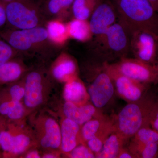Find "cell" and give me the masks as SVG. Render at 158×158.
I'll use <instances>...</instances> for the list:
<instances>
[{
  "instance_id": "5b68a950",
  "label": "cell",
  "mask_w": 158,
  "mask_h": 158,
  "mask_svg": "<svg viewBox=\"0 0 158 158\" xmlns=\"http://www.w3.org/2000/svg\"><path fill=\"white\" fill-rule=\"evenodd\" d=\"M89 65L87 90L90 102L101 110L112 101L116 94L114 84L105 62L93 59Z\"/></svg>"
},
{
  "instance_id": "9c48e42d",
  "label": "cell",
  "mask_w": 158,
  "mask_h": 158,
  "mask_svg": "<svg viewBox=\"0 0 158 158\" xmlns=\"http://www.w3.org/2000/svg\"><path fill=\"white\" fill-rule=\"evenodd\" d=\"M105 63L113 80L115 93L127 103L138 100L150 89V85L142 84L122 74L116 70L111 63Z\"/></svg>"
},
{
  "instance_id": "ba28073f",
  "label": "cell",
  "mask_w": 158,
  "mask_h": 158,
  "mask_svg": "<svg viewBox=\"0 0 158 158\" xmlns=\"http://www.w3.org/2000/svg\"><path fill=\"white\" fill-rule=\"evenodd\" d=\"M130 52L134 58L150 64L158 62V34L140 30L130 37Z\"/></svg>"
},
{
  "instance_id": "f35d334b",
  "label": "cell",
  "mask_w": 158,
  "mask_h": 158,
  "mask_svg": "<svg viewBox=\"0 0 158 158\" xmlns=\"http://www.w3.org/2000/svg\"><path fill=\"white\" fill-rule=\"evenodd\" d=\"M111 1H115V0H111Z\"/></svg>"
},
{
  "instance_id": "7c38bea8",
  "label": "cell",
  "mask_w": 158,
  "mask_h": 158,
  "mask_svg": "<svg viewBox=\"0 0 158 158\" xmlns=\"http://www.w3.org/2000/svg\"><path fill=\"white\" fill-rule=\"evenodd\" d=\"M36 129L38 143L41 147L47 149H60L61 127L56 119L48 116L43 117L37 122Z\"/></svg>"
},
{
  "instance_id": "8fae6325",
  "label": "cell",
  "mask_w": 158,
  "mask_h": 158,
  "mask_svg": "<svg viewBox=\"0 0 158 158\" xmlns=\"http://www.w3.org/2000/svg\"><path fill=\"white\" fill-rule=\"evenodd\" d=\"M118 18L115 6L111 0H100L90 18V28L94 36L104 34L116 23Z\"/></svg>"
},
{
  "instance_id": "d6986e66",
  "label": "cell",
  "mask_w": 158,
  "mask_h": 158,
  "mask_svg": "<svg viewBox=\"0 0 158 158\" xmlns=\"http://www.w3.org/2000/svg\"><path fill=\"white\" fill-rule=\"evenodd\" d=\"M48 39L54 46H62L69 39L67 24L63 20L53 19L46 23Z\"/></svg>"
},
{
  "instance_id": "44dd1931",
  "label": "cell",
  "mask_w": 158,
  "mask_h": 158,
  "mask_svg": "<svg viewBox=\"0 0 158 158\" xmlns=\"http://www.w3.org/2000/svg\"><path fill=\"white\" fill-rule=\"evenodd\" d=\"M74 0H45L43 8L46 16L48 15L52 19L64 20L72 14L71 8Z\"/></svg>"
},
{
  "instance_id": "52a82bcc",
  "label": "cell",
  "mask_w": 158,
  "mask_h": 158,
  "mask_svg": "<svg viewBox=\"0 0 158 158\" xmlns=\"http://www.w3.org/2000/svg\"><path fill=\"white\" fill-rule=\"evenodd\" d=\"M122 74L148 85L158 84V62L150 64L127 57L111 63Z\"/></svg>"
},
{
  "instance_id": "4dcf8cb0",
  "label": "cell",
  "mask_w": 158,
  "mask_h": 158,
  "mask_svg": "<svg viewBox=\"0 0 158 158\" xmlns=\"http://www.w3.org/2000/svg\"><path fill=\"white\" fill-rule=\"evenodd\" d=\"M10 97L11 100L21 102L23 99L25 95V88L23 85L17 84L13 85L9 90Z\"/></svg>"
},
{
  "instance_id": "74e56055",
  "label": "cell",
  "mask_w": 158,
  "mask_h": 158,
  "mask_svg": "<svg viewBox=\"0 0 158 158\" xmlns=\"http://www.w3.org/2000/svg\"><path fill=\"white\" fill-rule=\"evenodd\" d=\"M2 1L7 3L9 2H11V1H14V0H2Z\"/></svg>"
},
{
  "instance_id": "6da1fadb",
  "label": "cell",
  "mask_w": 158,
  "mask_h": 158,
  "mask_svg": "<svg viewBox=\"0 0 158 158\" xmlns=\"http://www.w3.org/2000/svg\"><path fill=\"white\" fill-rule=\"evenodd\" d=\"M158 102V94L149 89L138 100L128 103L114 117L115 131L127 141L140 129L150 126L152 114Z\"/></svg>"
},
{
  "instance_id": "ac0fdd59",
  "label": "cell",
  "mask_w": 158,
  "mask_h": 158,
  "mask_svg": "<svg viewBox=\"0 0 158 158\" xmlns=\"http://www.w3.org/2000/svg\"><path fill=\"white\" fill-rule=\"evenodd\" d=\"M63 96L65 102L78 106L85 104L90 100L87 88L78 77L65 83Z\"/></svg>"
},
{
  "instance_id": "836d02e7",
  "label": "cell",
  "mask_w": 158,
  "mask_h": 158,
  "mask_svg": "<svg viewBox=\"0 0 158 158\" xmlns=\"http://www.w3.org/2000/svg\"><path fill=\"white\" fill-rule=\"evenodd\" d=\"M117 158H135V157L128 147L124 146L119 151Z\"/></svg>"
},
{
  "instance_id": "7402d4cb",
  "label": "cell",
  "mask_w": 158,
  "mask_h": 158,
  "mask_svg": "<svg viewBox=\"0 0 158 158\" xmlns=\"http://www.w3.org/2000/svg\"><path fill=\"white\" fill-rule=\"evenodd\" d=\"M127 142L114 130L105 141L101 151L95 156L98 158H117L119 151Z\"/></svg>"
},
{
  "instance_id": "277c9868",
  "label": "cell",
  "mask_w": 158,
  "mask_h": 158,
  "mask_svg": "<svg viewBox=\"0 0 158 158\" xmlns=\"http://www.w3.org/2000/svg\"><path fill=\"white\" fill-rule=\"evenodd\" d=\"M41 0H14L6 4L7 21L19 30L41 27L45 21Z\"/></svg>"
},
{
  "instance_id": "484cf974",
  "label": "cell",
  "mask_w": 158,
  "mask_h": 158,
  "mask_svg": "<svg viewBox=\"0 0 158 158\" xmlns=\"http://www.w3.org/2000/svg\"><path fill=\"white\" fill-rule=\"evenodd\" d=\"M132 141L141 143L158 142V133L150 126L140 129L132 138Z\"/></svg>"
},
{
  "instance_id": "603a6c76",
  "label": "cell",
  "mask_w": 158,
  "mask_h": 158,
  "mask_svg": "<svg viewBox=\"0 0 158 158\" xmlns=\"http://www.w3.org/2000/svg\"><path fill=\"white\" fill-rule=\"evenodd\" d=\"M26 71L24 65L17 61H10L0 65V82L9 83L17 81Z\"/></svg>"
},
{
  "instance_id": "cb8c5ba5",
  "label": "cell",
  "mask_w": 158,
  "mask_h": 158,
  "mask_svg": "<svg viewBox=\"0 0 158 158\" xmlns=\"http://www.w3.org/2000/svg\"><path fill=\"white\" fill-rule=\"evenodd\" d=\"M100 0H74L71 8L73 18L88 20Z\"/></svg>"
},
{
  "instance_id": "e575fe53",
  "label": "cell",
  "mask_w": 158,
  "mask_h": 158,
  "mask_svg": "<svg viewBox=\"0 0 158 158\" xmlns=\"http://www.w3.org/2000/svg\"><path fill=\"white\" fill-rule=\"evenodd\" d=\"M39 152L37 150H32L26 154L25 158H40Z\"/></svg>"
},
{
  "instance_id": "9a60e30c",
  "label": "cell",
  "mask_w": 158,
  "mask_h": 158,
  "mask_svg": "<svg viewBox=\"0 0 158 158\" xmlns=\"http://www.w3.org/2000/svg\"><path fill=\"white\" fill-rule=\"evenodd\" d=\"M31 144V138L24 133L15 135L8 131H2L0 133V146L6 152L14 155L21 154Z\"/></svg>"
},
{
  "instance_id": "3957f363",
  "label": "cell",
  "mask_w": 158,
  "mask_h": 158,
  "mask_svg": "<svg viewBox=\"0 0 158 158\" xmlns=\"http://www.w3.org/2000/svg\"><path fill=\"white\" fill-rule=\"evenodd\" d=\"M130 44L129 35L119 23H116L104 34L94 37L90 52L93 59L110 63L127 57Z\"/></svg>"
},
{
  "instance_id": "5bb4252c",
  "label": "cell",
  "mask_w": 158,
  "mask_h": 158,
  "mask_svg": "<svg viewBox=\"0 0 158 158\" xmlns=\"http://www.w3.org/2000/svg\"><path fill=\"white\" fill-rule=\"evenodd\" d=\"M78 68L73 57L62 53L54 62L51 73L54 78L60 81L66 82L78 77Z\"/></svg>"
},
{
  "instance_id": "ffe728a7",
  "label": "cell",
  "mask_w": 158,
  "mask_h": 158,
  "mask_svg": "<svg viewBox=\"0 0 158 158\" xmlns=\"http://www.w3.org/2000/svg\"><path fill=\"white\" fill-rule=\"evenodd\" d=\"M66 24L69 38L82 42L90 41L93 38L88 20L73 18Z\"/></svg>"
},
{
  "instance_id": "f546056e",
  "label": "cell",
  "mask_w": 158,
  "mask_h": 158,
  "mask_svg": "<svg viewBox=\"0 0 158 158\" xmlns=\"http://www.w3.org/2000/svg\"><path fill=\"white\" fill-rule=\"evenodd\" d=\"M16 52L9 43L0 40V65L10 61Z\"/></svg>"
},
{
  "instance_id": "7a4b0ae2",
  "label": "cell",
  "mask_w": 158,
  "mask_h": 158,
  "mask_svg": "<svg viewBox=\"0 0 158 158\" xmlns=\"http://www.w3.org/2000/svg\"><path fill=\"white\" fill-rule=\"evenodd\" d=\"M117 13L118 23L130 37L140 30L158 34V13L148 0L112 1Z\"/></svg>"
},
{
  "instance_id": "d6a6232c",
  "label": "cell",
  "mask_w": 158,
  "mask_h": 158,
  "mask_svg": "<svg viewBox=\"0 0 158 158\" xmlns=\"http://www.w3.org/2000/svg\"><path fill=\"white\" fill-rule=\"evenodd\" d=\"M7 21L6 5L0 3V27H3Z\"/></svg>"
},
{
  "instance_id": "d590c367",
  "label": "cell",
  "mask_w": 158,
  "mask_h": 158,
  "mask_svg": "<svg viewBox=\"0 0 158 158\" xmlns=\"http://www.w3.org/2000/svg\"><path fill=\"white\" fill-rule=\"evenodd\" d=\"M148 1L158 13V0H148Z\"/></svg>"
},
{
  "instance_id": "30bf717a",
  "label": "cell",
  "mask_w": 158,
  "mask_h": 158,
  "mask_svg": "<svg viewBox=\"0 0 158 158\" xmlns=\"http://www.w3.org/2000/svg\"><path fill=\"white\" fill-rule=\"evenodd\" d=\"M46 79L45 75L40 70L32 71L27 74L23 83L25 108L33 110L42 104L45 97Z\"/></svg>"
},
{
  "instance_id": "4fadbf2b",
  "label": "cell",
  "mask_w": 158,
  "mask_h": 158,
  "mask_svg": "<svg viewBox=\"0 0 158 158\" xmlns=\"http://www.w3.org/2000/svg\"><path fill=\"white\" fill-rule=\"evenodd\" d=\"M62 111L65 118L75 122L81 127L92 118L103 114L101 110L97 109L89 102L78 106L70 102H65Z\"/></svg>"
},
{
  "instance_id": "e0dca14e",
  "label": "cell",
  "mask_w": 158,
  "mask_h": 158,
  "mask_svg": "<svg viewBox=\"0 0 158 158\" xmlns=\"http://www.w3.org/2000/svg\"><path fill=\"white\" fill-rule=\"evenodd\" d=\"M114 123V117L110 118L104 114L85 123L81 127L82 142L85 144L88 140L113 127Z\"/></svg>"
},
{
  "instance_id": "4316f807",
  "label": "cell",
  "mask_w": 158,
  "mask_h": 158,
  "mask_svg": "<svg viewBox=\"0 0 158 158\" xmlns=\"http://www.w3.org/2000/svg\"><path fill=\"white\" fill-rule=\"evenodd\" d=\"M114 130V127H113L88 140L85 144L96 156L101 151L105 141Z\"/></svg>"
},
{
  "instance_id": "2e32d148",
  "label": "cell",
  "mask_w": 158,
  "mask_h": 158,
  "mask_svg": "<svg viewBox=\"0 0 158 158\" xmlns=\"http://www.w3.org/2000/svg\"><path fill=\"white\" fill-rule=\"evenodd\" d=\"M61 144L60 149L67 154L82 142L81 135V126L68 118L62 120L60 125Z\"/></svg>"
},
{
  "instance_id": "1f68e13d",
  "label": "cell",
  "mask_w": 158,
  "mask_h": 158,
  "mask_svg": "<svg viewBox=\"0 0 158 158\" xmlns=\"http://www.w3.org/2000/svg\"><path fill=\"white\" fill-rule=\"evenodd\" d=\"M150 125L153 129L158 133V102L153 110L150 121Z\"/></svg>"
},
{
  "instance_id": "f1b7e54d",
  "label": "cell",
  "mask_w": 158,
  "mask_h": 158,
  "mask_svg": "<svg viewBox=\"0 0 158 158\" xmlns=\"http://www.w3.org/2000/svg\"><path fill=\"white\" fill-rule=\"evenodd\" d=\"M69 158H94L95 154L91 151L85 144L81 143L77 145L71 151L66 154Z\"/></svg>"
},
{
  "instance_id": "83f0119b",
  "label": "cell",
  "mask_w": 158,
  "mask_h": 158,
  "mask_svg": "<svg viewBox=\"0 0 158 158\" xmlns=\"http://www.w3.org/2000/svg\"><path fill=\"white\" fill-rule=\"evenodd\" d=\"M11 100V105L7 114V117L12 120L21 119L24 116L26 113V108L21 102Z\"/></svg>"
},
{
  "instance_id": "d4e9b609",
  "label": "cell",
  "mask_w": 158,
  "mask_h": 158,
  "mask_svg": "<svg viewBox=\"0 0 158 158\" xmlns=\"http://www.w3.org/2000/svg\"><path fill=\"white\" fill-rule=\"evenodd\" d=\"M127 147L135 158H155L158 156V142L141 143L131 140Z\"/></svg>"
},
{
  "instance_id": "8992f818",
  "label": "cell",
  "mask_w": 158,
  "mask_h": 158,
  "mask_svg": "<svg viewBox=\"0 0 158 158\" xmlns=\"http://www.w3.org/2000/svg\"><path fill=\"white\" fill-rule=\"evenodd\" d=\"M7 42L17 52L34 54L45 51L54 46L48 39L45 27L11 31L7 35Z\"/></svg>"
},
{
  "instance_id": "8d00e7d4",
  "label": "cell",
  "mask_w": 158,
  "mask_h": 158,
  "mask_svg": "<svg viewBox=\"0 0 158 158\" xmlns=\"http://www.w3.org/2000/svg\"><path fill=\"white\" fill-rule=\"evenodd\" d=\"M57 156L55 155L54 153L48 152L46 153L43 156L42 158H56Z\"/></svg>"
}]
</instances>
